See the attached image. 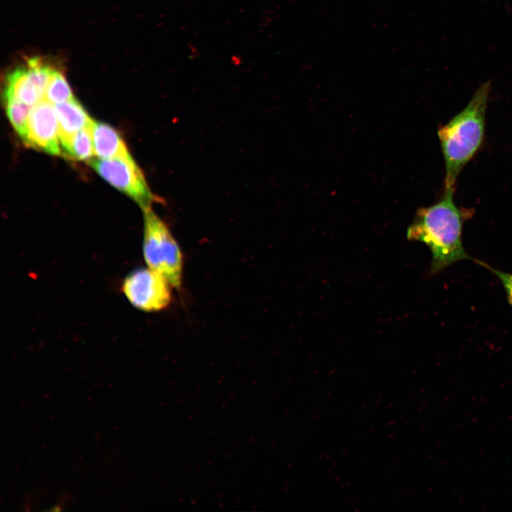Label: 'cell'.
Here are the masks:
<instances>
[{"instance_id": "cell-1", "label": "cell", "mask_w": 512, "mask_h": 512, "mask_svg": "<svg viewBox=\"0 0 512 512\" xmlns=\"http://www.w3.org/2000/svg\"><path fill=\"white\" fill-rule=\"evenodd\" d=\"M454 190H444L435 204L419 208L407 230L409 240L425 244L432 253L430 274H434L462 260L474 261L465 250L462 229L469 210L459 208L454 201Z\"/></svg>"}, {"instance_id": "cell-2", "label": "cell", "mask_w": 512, "mask_h": 512, "mask_svg": "<svg viewBox=\"0 0 512 512\" xmlns=\"http://www.w3.org/2000/svg\"><path fill=\"white\" fill-rule=\"evenodd\" d=\"M491 88L490 80L481 84L466 106L438 128L444 161V190L454 191L459 174L484 142Z\"/></svg>"}, {"instance_id": "cell-3", "label": "cell", "mask_w": 512, "mask_h": 512, "mask_svg": "<svg viewBox=\"0 0 512 512\" xmlns=\"http://www.w3.org/2000/svg\"><path fill=\"white\" fill-rule=\"evenodd\" d=\"M143 255L148 267L163 275L175 288L181 284L183 255L166 223L152 210H143Z\"/></svg>"}, {"instance_id": "cell-4", "label": "cell", "mask_w": 512, "mask_h": 512, "mask_svg": "<svg viewBox=\"0 0 512 512\" xmlns=\"http://www.w3.org/2000/svg\"><path fill=\"white\" fill-rule=\"evenodd\" d=\"M91 166L112 186L131 197L142 210L154 200L142 171L131 157L92 159Z\"/></svg>"}, {"instance_id": "cell-5", "label": "cell", "mask_w": 512, "mask_h": 512, "mask_svg": "<svg viewBox=\"0 0 512 512\" xmlns=\"http://www.w3.org/2000/svg\"><path fill=\"white\" fill-rule=\"evenodd\" d=\"M171 284L160 273L139 268L129 274L122 284L123 292L137 309L146 312L161 311L171 301Z\"/></svg>"}, {"instance_id": "cell-6", "label": "cell", "mask_w": 512, "mask_h": 512, "mask_svg": "<svg viewBox=\"0 0 512 512\" xmlns=\"http://www.w3.org/2000/svg\"><path fill=\"white\" fill-rule=\"evenodd\" d=\"M28 146L52 155L61 153L55 106L45 97L30 109Z\"/></svg>"}, {"instance_id": "cell-7", "label": "cell", "mask_w": 512, "mask_h": 512, "mask_svg": "<svg viewBox=\"0 0 512 512\" xmlns=\"http://www.w3.org/2000/svg\"><path fill=\"white\" fill-rule=\"evenodd\" d=\"M54 106L58 122L60 144L63 148L76 132L91 127L93 120L75 97Z\"/></svg>"}, {"instance_id": "cell-8", "label": "cell", "mask_w": 512, "mask_h": 512, "mask_svg": "<svg viewBox=\"0 0 512 512\" xmlns=\"http://www.w3.org/2000/svg\"><path fill=\"white\" fill-rule=\"evenodd\" d=\"M44 97L33 80L26 63L6 75L4 98L14 99L32 107Z\"/></svg>"}, {"instance_id": "cell-9", "label": "cell", "mask_w": 512, "mask_h": 512, "mask_svg": "<svg viewBox=\"0 0 512 512\" xmlns=\"http://www.w3.org/2000/svg\"><path fill=\"white\" fill-rule=\"evenodd\" d=\"M92 134L95 155L99 159L131 157L124 142L111 126L93 121Z\"/></svg>"}, {"instance_id": "cell-10", "label": "cell", "mask_w": 512, "mask_h": 512, "mask_svg": "<svg viewBox=\"0 0 512 512\" xmlns=\"http://www.w3.org/2000/svg\"><path fill=\"white\" fill-rule=\"evenodd\" d=\"M6 115L23 143H28V114L31 107L18 100L4 98Z\"/></svg>"}, {"instance_id": "cell-11", "label": "cell", "mask_w": 512, "mask_h": 512, "mask_svg": "<svg viewBox=\"0 0 512 512\" xmlns=\"http://www.w3.org/2000/svg\"><path fill=\"white\" fill-rule=\"evenodd\" d=\"M68 156L78 160H90L94 153L92 126L79 130L62 148Z\"/></svg>"}, {"instance_id": "cell-12", "label": "cell", "mask_w": 512, "mask_h": 512, "mask_svg": "<svg viewBox=\"0 0 512 512\" xmlns=\"http://www.w3.org/2000/svg\"><path fill=\"white\" fill-rule=\"evenodd\" d=\"M44 97L53 105L74 98L65 75L56 67L50 78Z\"/></svg>"}, {"instance_id": "cell-13", "label": "cell", "mask_w": 512, "mask_h": 512, "mask_svg": "<svg viewBox=\"0 0 512 512\" xmlns=\"http://www.w3.org/2000/svg\"><path fill=\"white\" fill-rule=\"evenodd\" d=\"M474 262L490 270L498 278L506 292L508 302L512 306V274L495 269L483 261L475 260Z\"/></svg>"}]
</instances>
